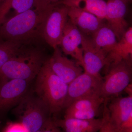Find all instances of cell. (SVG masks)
<instances>
[{"label":"cell","instance_id":"cell-10","mask_svg":"<svg viewBox=\"0 0 132 132\" xmlns=\"http://www.w3.org/2000/svg\"><path fill=\"white\" fill-rule=\"evenodd\" d=\"M82 34L68 19L64 28L59 46L66 55L76 60L80 65H83Z\"/></svg>","mask_w":132,"mask_h":132},{"label":"cell","instance_id":"cell-1","mask_svg":"<svg viewBox=\"0 0 132 132\" xmlns=\"http://www.w3.org/2000/svg\"><path fill=\"white\" fill-rule=\"evenodd\" d=\"M53 5H38L6 21L0 25V34L6 40L21 43L41 37L44 21Z\"/></svg>","mask_w":132,"mask_h":132},{"label":"cell","instance_id":"cell-12","mask_svg":"<svg viewBox=\"0 0 132 132\" xmlns=\"http://www.w3.org/2000/svg\"><path fill=\"white\" fill-rule=\"evenodd\" d=\"M31 81L10 80L0 86V112L16 105L27 93Z\"/></svg>","mask_w":132,"mask_h":132},{"label":"cell","instance_id":"cell-20","mask_svg":"<svg viewBox=\"0 0 132 132\" xmlns=\"http://www.w3.org/2000/svg\"><path fill=\"white\" fill-rule=\"evenodd\" d=\"M39 0H5L0 6V25L5 22L9 12H13V17L39 5Z\"/></svg>","mask_w":132,"mask_h":132},{"label":"cell","instance_id":"cell-21","mask_svg":"<svg viewBox=\"0 0 132 132\" xmlns=\"http://www.w3.org/2000/svg\"><path fill=\"white\" fill-rule=\"evenodd\" d=\"M21 44L10 40L0 42V68L21 50Z\"/></svg>","mask_w":132,"mask_h":132},{"label":"cell","instance_id":"cell-23","mask_svg":"<svg viewBox=\"0 0 132 132\" xmlns=\"http://www.w3.org/2000/svg\"><path fill=\"white\" fill-rule=\"evenodd\" d=\"M1 132H29L26 127L20 122L10 123Z\"/></svg>","mask_w":132,"mask_h":132},{"label":"cell","instance_id":"cell-18","mask_svg":"<svg viewBox=\"0 0 132 132\" xmlns=\"http://www.w3.org/2000/svg\"><path fill=\"white\" fill-rule=\"evenodd\" d=\"M90 37L96 48L106 57L118 41L114 32L104 22Z\"/></svg>","mask_w":132,"mask_h":132},{"label":"cell","instance_id":"cell-15","mask_svg":"<svg viewBox=\"0 0 132 132\" xmlns=\"http://www.w3.org/2000/svg\"><path fill=\"white\" fill-rule=\"evenodd\" d=\"M108 108L111 121L119 131L125 123L132 120V95L114 98Z\"/></svg>","mask_w":132,"mask_h":132},{"label":"cell","instance_id":"cell-14","mask_svg":"<svg viewBox=\"0 0 132 132\" xmlns=\"http://www.w3.org/2000/svg\"><path fill=\"white\" fill-rule=\"evenodd\" d=\"M69 19L84 35L91 37L104 23L94 15L73 7H69Z\"/></svg>","mask_w":132,"mask_h":132},{"label":"cell","instance_id":"cell-9","mask_svg":"<svg viewBox=\"0 0 132 132\" xmlns=\"http://www.w3.org/2000/svg\"><path fill=\"white\" fill-rule=\"evenodd\" d=\"M53 55L47 60L52 71L68 85L82 73L81 66L77 62L64 56L59 47L54 48Z\"/></svg>","mask_w":132,"mask_h":132},{"label":"cell","instance_id":"cell-7","mask_svg":"<svg viewBox=\"0 0 132 132\" xmlns=\"http://www.w3.org/2000/svg\"><path fill=\"white\" fill-rule=\"evenodd\" d=\"M103 80L102 78H97L85 72L78 76L68 85L64 109L67 108L76 100L100 93Z\"/></svg>","mask_w":132,"mask_h":132},{"label":"cell","instance_id":"cell-25","mask_svg":"<svg viewBox=\"0 0 132 132\" xmlns=\"http://www.w3.org/2000/svg\"><path fill=\"white\" fill-rule=\"evenodd\" d=\"M43 4L47 6L56 4L61 0H39Z\"/></svg>","mask_w":132,"mask_h":132},{"label":"cell","instance_id":"cell-13","mask_svg":"<svg viewBox=\"0 0 132 132\" xmlns=\"http://www.w3.org/2000/svg\"><path fill=\"white\" fill-rule=\"evenodd\" d=\"M127 3L123 0H108L105 20L107 24L114 32L119 40L128 28L125 19Z\"/></svg>","mask_w":132,"mask_h":132},{"label":"cell","instance_id":"cell-3","mask_svg":"<svg viewBox=\"0 0 132 132\" xmlns=\"http://www.w3.org/2000/svg\"><path fill=\"white\" fill-rule=\"evenodd\" d=\"M36 78V93L47 105L50 114H55L64 109L68 85L52 71L47 60Z\"/></svg>","mask_w":132,"mask_h":132},{"label":"cell","instance_id":"cell-6","mask_svg":"<svg viewBox=\"0 0 132 132\" xmlns=\"http://www.w3.org/2000/svg\"><path fill=\"white\" fill-rule=\"evenodd\" d=\"M69 7L54 4L48 13L43 24L42 38L53 49L60 45L64 28L68 20Z\"/></svg>","mask_w":132,"mask_h":132},{"label":"cell","instance_id":"cell-27","mask_svg":"<svg viewBox=\"0 0 132 132\" xmlns=\"http://www.w3.org/2000/svg\"><path fill=\"white\" fill-rule=\"evenodd\" d=\"M123 1H124L125 2L127 3L130 1L131 0H123Z\"/></svg>","mask_w":132,"mask_h":132},{"label":"cell","instance_id":"cell-2","mask_svg":"<svg viewBox=\"0 0 132 132\" xmlns=\"http://www.w3.org/2000/svg\"><path fill=\"white\" fill-rule=\"evenodd\" d=\"M21 50L0 68V86L12 79L31 81L40 71L46 61L42 53L36 49Z\"/></svg>","mask_w":132,"mask_h":132},{"label":"cell","instance_id":"cell-16","mask_svg":"<svg viewBox=\"0 0 132 132\" xmlns=\"http://www.w3.org/2000/svg\"><path fill=\"white\" fill-rule=\"evenodd\" d=\"M132 28L128 27L106 58L105 71L110 66L123 60L132 62Z\"/></svg>","mask_w":132,"mask_h":132},{"label":"cell","instance_id":"cell-8","mask_svg":"<svg viewBox=\"0 0 132 132\" xmlns=\"http://www.w3.org/2000/svg\"><path fill=\"white\" fill-rule=\"evenodd\" d=\"M105 101L99 93L76 100L66 109L64 118L95 119L98 115L100 108Z\"/></svg>","mask_w":132,"mask_h":132},{"label":"cell","instance_id":"cell-19","mask_svg":"<svg viewBox=\"0 0 132 132\" xmlns=\"http://www.w3.org/2000/svg\"><path fill=\"white\" fill-rule=\"evenodd\" d=\"M55 4L78 9L94 15L101 20H105L106 2L105 0H61Z\"/></svg>","mask_w":132,"mask_h":132},{"label":"cell","instance_id":"cell-17","mask_svg":"<svg viewBox=\"0 0 132 132\" xmlns=\"http://www.w3.org/2000/svg\"><path fill=\"white\" fill-rule=\"evenodd\" d=\"M57 127L64 132H98L101 127L102 119L84 120L74 118L54 119Z\"/></svg>","mask_w":132,"mask_h":132},{"label":"cell","instance_id":"cell-11","mask_svg":"<svg viewBox=\"0 0 132 132\" xmlns=\"http://www.w3.org/2000/svg\"><path fill=\"white\" fill-rule=\"evenodd\" d=\"M82 34V33H81ZM83 65L85 72L102 78L100 72L106 64V56L95 47L91 37L82 34Z\"/></svg>","mask_w":132,"mask_h":132},{"label":"cell","instance_id":"cell-22","mask_svg":"<svg viewBox=\"0 0 132 132\" xmlns=\"http://www.w3.org/2000/svg\"><path fill=\"white\" fill-rule=\"evenodd\" d=\"M107 101H105L104 105L102 123L101 127L98 132H120L111 121L109 111L107 106Z\"/></svg>","mask_w":132,"mask_h":132},{"label":"cell","instance_id":"cell-28","mask_svg":"<svg viewBox=\"0 0 132 132\" xmlns=\"http://www.w3.org/2000/svg\"><path fill=\"white\" fill-rule=\"evenodd\" d=\"M0 125H1V123H0Z\"/></svg>","mask_w":132,"mask_h":132},{"label":"cell","instance_id":"cell-29","mask_svg":"<svg viewBox=\"0 0 132 132\" xmlns=\"http://www.w3.org/2000/svg\"><path fill=\"white\" fill-rule=\"evenodd\" d=\"M0 132H1V131H0Z\"/></svg>","mask_w":132,"mask_h":132},{"label":"cell","instance_id":"cell-5","mask_svg":"<svg viewBox=\"0 0 132 132\" xmlns=\"http://www.w3.org/2000/svg\"><path fill=\"white\" fill-rule=\"evenodd\" d=\"M132 62L123 60L109 67L101 88V96L105 100L119 95L132 80Z\"/></svg>","mask_w":132,"mask_h":132},{"label":"cell","instance_id":"cell-4","mask_svg":"<svg viewBox=\"0 0 132 132\" xmlns=\"http://www.w3.org/2000/svg\"><path fill=\"white\" fill-rule=\"evenodd\" d=\"M13 112L29 132L37 131L53 119L45 102L37 95L27 93Z\"/></svg>","mask_w":132,"mask_h":132},{"label":"cell","instance_id":"cell-24","mask_svg":"<svg viewBox=\"0 0 132 132\" xmlns=\"http://www.w3.org/2000/svg\"><path fill=\"white\" fill-rule=\"evenodd\" d=\"M36 132H62L55 123L54 119L50 121L40 129Z\"/></svg>","mask_w":132,"mask_h":132},{"label":"cell","instance_id":"cell-26","mask_svg":"<svg viewBox=\"0 0 132 132\" xmlns=\"http://www.w3.org/2000/svg\"><path fill=\"white\" fill-rule=\"evenodd\" d=\"M125 91L126 92L128 95H132V86L131 83H130L128 86L126 88Z\"/></svg>","mask_w":132,"mask_h":132}]
</instances>
